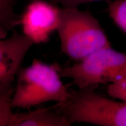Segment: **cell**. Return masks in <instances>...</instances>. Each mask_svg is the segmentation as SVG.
<instances>
[{"label":"cell","instance_id":"6da1fadb","mask_svg":"<svg viewBox=\"0 0 126 126\" xmlns=\"http://www.w3.org/2000/svg\"><path fill=\"white\" fill-rule=\"evenodd\" d=\"M59 67L34 59L31 65L20 69L12 97V108L30 109L47 102L65 101L71 90L61 80Z\"/></svg>","mask_w":126,"mask_h":126},{"label":"cell","instance_id":"7a4b0ae2","mask_svg":"<svg viewBox=\"0 0 126 126\" xmlns=\"http://www.w3.org/2000/svg\"><path fill=\"white\" fill-rule=\"evenodd\" d=\"M62 51L79 61L105 47L111 46L101 25L89 11L60 8L57 30Z\"/></svg>","mask_w":126,"mask_h":126},{"label":"cell","instance_id":"3957f363","mask_svg":"<svg viewBox=\"0 0 126 126\" xmlns=\"http://www.w3.org/2000/svg\"><path fill=\"white\" fill-rule=\"evenodd\" d=\"M98 85L71 90L65 101L57 106L68 120L101 126H126V102L116 100L94 91Z\"/></svg>","mask_w":126,"mask_h":126},{"label":"cell","instance_id":"277c9868","mask_svg":"<svg viewBox=\"0 0 126 126\" xmlns=\"http://www.w3.org/2000/svg\"><path fill=\"white\" fill-rule=\"evenodd\" d=\"M59 71L61 77L72 79L78 88L111 83L126 76V53L105 47L74 65L59 66Z\"/></svg>","mask_w":126,"mask_h":126},{"label":"cell","instance_id":"5b68a950","mask_svg":"<svg viewBox=\"0 0 126 126\" xmlns=\"http://www.w3.org/2000/svg\"><path fill=\"white\" fill-rule=\"evenodd\" d=\"M34 44L28 36L15 29L12 31L10 37L0 40V96H12L14 78Z\"/></svg>","mask_w":126,"mask_h":126},{"label":"cell","instance_id":"8992f818","mask_svg":"<svg viewBox=\"0 0 126 126\" xmlns=\"http://www.w3.org/2000/svg\"><path fill=\"white\" fill-rule=\"evenodd\" d=\"M60 8L45 0H32L20 15L23 34L34 44L47 42L51 34L57 30Z\"/></svg>","mask_w":126,"mask_h":126},{"label":"cell","instance_id":"52a82bcc","mask_svg":"<svg viewBox=\"0 0 126 126\" xmlns=\"http://www.w3.org/2000/svg\"><path fill=\"white\" fill-rule=\"evenodd\" d=\"M70 122L57 106L15 113L12 115L9 126H70Z\"/></svg>","mask_w":126,"mask_h":126},{"label":"cell","instance_id":"ba28073f","mask_svg":"<svg viewBox=\"0 0 126 126\" xmlns=\"http://www.w3.org/2000/svg\"><path fill=\"white\" fill-rule=\"evenodd\" d=\"M16 0H0V39L7 37L9 31L20 24V15L14 11Z\"/></svg>","mask_w":126,"mask_h":126},{"label":"cell","instance_id":"9c48e42d","mask_svg":"<svg viewBox=\"0 0 126 126\" xmlns=\"http://www.w3.org/2000/svg\"><path fill=\"white\" fill-rule=\"evenodd\" d=\"M108 12L116 26L126 33V0L108 1Z\"/></svg>","mask_w":126,"mask_h":126},{"label":"cell","instance_id":"30bf717a","mask_svg":"<svg viewBox=\"0 0 126 126\" xmlns=\"http://www.w3.org/2000/svg\"><path fill=\"white\" fill-rule=\"evenodd\" d=\"M12 96L8 95L0 96V126H9L12 111L11 100Z\"/></svg>","mask_w":126,"mask_h":126},{"label":"cell","instance_id":"8fae6325","mask_svg":"<svg viewBox=\"0 0 126 126\" xmlns=\"http://www.w3.org/2000/svg\"><path fill=\"white\" fill-rule=\"evenodd\" d=\"M107 92L113 99L126 102V76L110 83Z\"/></svg>","mask_w":126,"mask_h":126},{"label":"cell","instance_id":"7c38bea8","mask_svg":"<svg viewBox=\"0 0 126 126\" xmlns=\"http://www.w3.org/2000/svg\"><path fill=\"white\" fill-rule=\"evenodd\" d=\"M99 1L102 0H50L51 2L56 5H61L63 8H78L81 4Z\"/></svg>","mask_w":126,"mask_h":126}]
</instances>
